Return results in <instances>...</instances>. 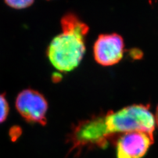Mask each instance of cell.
I'll list each match as a JSON object with an SVG mask.
<instances>
[{
    "label": "cell",
    "instance_id": "5b68a950",
    "mask_svg": "<svg viewBox=\"0 0 158 158\" xmlns=\"http://www.w3.org/2000/svg\"><path fill=\"white\" fill-rule=\"evenodd\" d=\"M34 0H5V2L13 9H25L33 4Z\"/></svg>",
    "mask_w": 158,
    "mask_h": 158
},
{
    "label": "cell",
    "instance_id": "3957f363",
    "mask_svg": "<svg viewBox=\"0 0 158 158\" xmlns=\"http://www.w3.org/2000/svg\"><path fill=\"white\" fill-rule=\"evenodd\" d=\"M125 52L124 40L116 33L101 34L93 46L95 61L105 67L112 66L119 62Z\"/></svg>",
    "mask_w": 158,
    "mask_h": 158
},
{
    "label": "cell",
    "instance_id": "277c9868",
    "mask_svg": "<svg viewBox=\"0 0 158 158\" xmlns=\"http://www.w3.org/2000/svg\"><path fill=\"white\" fill-rule=\"evenodd\" d=\"M154 142V136L142 132L122 135L116 144L117 158H142Z\"/></svg>",
    "mask_w": 158,
    "mask_h": 158
},
{
    "label": "cell",
    "instance_id": "7a4b0ae2",
    "mask_svg": "<svg viewBox=\"0 0 158 158\" xmlns=\"http://www.w3.org/2000/svg\"><path fill=\"white\" fill-rule=\"evenodd\" d=\"M15 106L21 115L28 122L45 125L48 104L41 93L33 89H25L20 92Z\"/></svg>",
    "mask_w": 158,
    "mask_h": 158
},
{
    "label": "cell",
    "instance_id": "52a82bcc",
    "mask_svg": "<svg viewBox=\"0 0 158 158\" xmlns=\"http://www.w3.org/2000/svg\"><path fill=\"white\" fill-rule=\"evenodd\" d=\"M155 119H156V124L158 126V106L156 108V115H155Z\"/></svg>",
    "mask_w": 158,
    "mask_h": 158
},
{
    "label": "cell",
    "instance_id": "8992f818",
    "mask_svg": "<svg viewBox=\"0 0 158 158\" xmlns=\"http://www.w3.org/2000/svg\"><path fill=\"white\" fill-rule=\"evenodd\" d=\"M9 113V105L6 97L0 94V123L6 119Z\"/></svg>",
    "mask_w": 158,
    "mask_h": 158
},
{
    "label": "cell",
    "instance_id": "6da1fadb",
    "mask_svg": "<svg viewBox=\"0 0 158 158\" xmlns=\"http://www.w3.org/2000/svg\"><path fill=\"white\" fill-rule=\"evenodd\" d=\"M61 27L62 32L49 43L47 56L58 71L70 72L79 65L85 56L89 27L73 13L64 15Z\"/></svg>",
    "mask_w": 158,
    "mask_h": 158
}]
</instances>
